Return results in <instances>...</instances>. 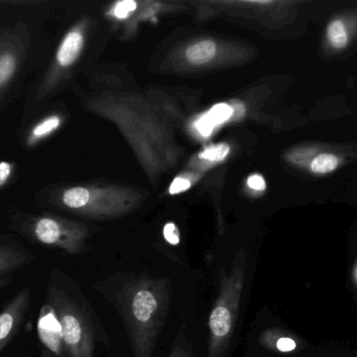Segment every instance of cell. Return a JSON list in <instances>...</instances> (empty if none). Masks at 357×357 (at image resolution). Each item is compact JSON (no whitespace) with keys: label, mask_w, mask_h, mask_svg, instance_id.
Segmentation results:
<instances>
[{"label":"cell","mask_w":357,"mask_h":357,"mask_svg":"<svg viewBox=\"0 0 357 357\" xmlns=\"http://www.w3.org/2000/svg\"><path fill=\"white\" fill-rule=\"evenodd\" d=\"M160 298L156 289L152 287L142 286L132 296L130 303V316L135 333H139L135 342L136 347L139 349L142 339L146 331L154 329L156 316L160 312Z\"/></svg>","instance_id":"4"},{"label":"cell","mask_w":357,"mask_h":357,"mask_svg":"<svg viewBox=\"0 0 357 357\" xmlns=\"http://www.w3.org/2000/svg\"><path fill=\"white\" fill-rule=\"evenodd\" d=\"M60 124L61 119L56 117V115H52V117L42 119V121L39 122V123L33 128V130H31L27 143H29V145H33L39 142V140H43L46 136L56 131L59 126H60Z\"/></svg>","instance_id":"11"},{"label":"cell","mask_w":357,"mask_h":357,"mask_svg":"<svg viewBox=\"0 0 357 357\" xmlns=\"http://www.w3.org/2000/svg\"><path fill=\"white\" fill-rule=\"evenodd\" d=\"M38 329L40 337L52 354H56V357H67L63 346L60 325L48 304L42 308Z\"/></svg>","instance_id":"6"},{"label":"cell","mask_w":357,"mask_h":357,"mask_svg":"<svg viewBox=\"0 0 357 357\" xmlns=\"http://www.w3.org/2000/svg\"><path fill=\"white\" fill-rule=\"evenodd\" d=\"M248 184H249L250 188L253 189V190H266V182H264V177L260 175L250 176V177L248 178Z\"/></svg>","instance_id":"20"},{"label":"cell","mask_w":357,"mask_h":357,"mask_svg":"<svg viewBox=\"0 0 357 357\" xmlns=\"http://www.w3.org/2000/svg\"><path fill=\"white\" fill-rule=\"evenodd\" d=\"M62 201L69 209H83L89 203L90 192L81 187L69 189L63 194Z\"/></svg>","instance_id":"13"},{"label":"cell","mask_w":357,"mask_h":357,"mask_svg":"<svg viewBox=\"0 0 357 357\" xmlns=\"http://www.w3.org/2000/svg\"><path fill=\"white\" fill-rule=\"evenodd\" d=\"M230 107L233 110L232 117H237V119H239V117H241L245 115V107H243V105L241 104V103L233 102L232 106ZM232 117H231V119H232Z\"/></svg>","instance_id":"23"},{"label":"cell","mask_w":357,"mask_h":357,"mask_svg":"<svg viewBox=\"0 0 357 357\" xmlns=\"http://www.w3.org/2000/svg\"><path fill=\"white\" fill-rule=\"evenodd\" d=\"M233 110L226 103L214 105L206 115L195 123L197 131L203 136H209L216 126L222 125L232 117Z\"/></svg>","instance_id":"7"},{"label":"cell","mask_w":357,"mask_h":357,"mask_svg":"<svg viewBox=\"0 0 357 357\" xmlns=\"http://www.w3.org/2000/svg\"><path fill=\"white\" fill-rule=\"evenodd\" d=\"M29 234L41 245L58 247L70 254L79 253L83 249V232L73 224L50 216L33 220Z\"/></svg>","instance_id":"3"},{"label":"cell","mask_w":357,"mask_h":357,"mask_svg":"<svg viewBox=\"0 0 357 357\" xmlns=\"http://www.w3.org/2000/svg\"><path fill=\"white\" fill-rule=\"evenodd\" d=\"M12 173V166L6 161H0V187L3 186Z\"/></svg>","instance_id":"22"},{"label":"cell","mask_w":357,"mask_h":357,"mask_svg":"<svg viewBox=\"0 0 357 357\" xmlns=\"http://www.w3.org/2000/svg\"><path fill=\"white\" fill-rule=\"evenodd\" d=\"M31 255L8 245H0V277L26 265Z\"/></svg>","instance_id":"9"},{"label":"cell","mask_w":357,"mask_h":357,"mask_svg":"<svg viewBox=\"0 0 357 357\" xmlns=\"http://www.w3.org/2000/svg\"><path fill=\"white\" fill-rule=\"evenodd\" d=\"M247 260L243 256L233 261L230 272H222L218 299L210 314V341L207 357H225L236 320L245 283Z\"/></svg>","instance_id":"1"},{"label":"cell","mask_w":357,"mask_h":357,"mask_svg":"<svg viewBox=\"0 0 357 357\" xmlns=\"http://www.w3.org/2000/svg\"><path fill=\"white\" fill-rule=\"evenodd\" d=\"M339 166V159L335 155L323 153L312 161L310 169L314 173L326 174L335 171Z\"/></svg>","instance_id":"15"},{"label":"cell","mask_w":357,"mask_h":357,"mask_svg":"<svg viewBox=\"0 0 357 357\" xmlns=\"http://www.w3.org/2000/svg\"><path fill=\"white\" fill-rule=\"evenodd\" d=\"M136 6L137 4L133 0H126V1L119 2L114 10L115 16L117 18H126L130 13L135 10Z\"/></svg>","instance_id":"18"},{"label":"cell","mask_w":357,"mask_h":357,"mask_svg":"<svg viewBox=\"0 0 357 357\" xmlns=\"http://www.w3.org/2000/svg\"><path fill=\"white\" fill-rule=\"evenodd\" d=\"M215 44L212 41H202L187 50V59L195 65L205 64L215 56Z\"/></svg>","instance_id":"10"},{"label":"cell","mask_w":357,"mask_h":357,"mask_svg":"<svg viewBox=\"0 0 357 357\" xmlns=\"http://www.w3.org/2000/svg\"><path fill=\"white\" fill-rule=\"evenodd\" d=\"M46 304L52 307L60 325L66 356H93V331L79 305L56 286L48 289Z\"/></svg>","instance_id":"2"},{"label":"cell","mask_w":357,"mask_h":357,"mask_svg":"<svg viewBox=\"0 0 357 357\" xmlns=\"http://www.w3.org/2000/svg\"><path fill=\"white\" fill-rule=\"evenodd\" d=\"M327 37H328L331 45L337 50L346 48L348 40H349L347 29L341 20H333L329 23L328 27H327Z\"/></svg>","instance_id":"14"},{"label":"cell","mask_w":357,"mask_h":357,"mask_svg":"<svg viewBox=\"0 0 357 357\" xmlns=\"http://www.w3.org/2000/svg\"><path fill=\"white\" fill-rule=\"evenodd\" d=\"M83 44V36L79 31H73L67 34L56 52L58 64L61 67H68L73 64L81 52Z\"/></svg>","instance_id":"8"},{"label":"cell","mask_w":357,"mask_h":357,"mask_svg":"<svg viewBox=\"0 0 357 357\" xmlns=\"http://www.w3.org/2000/svg\"><path fill=\"white\" fill-rule=\"evenodd\" d=\"M17 62L18 61L14 52L6 50L0 54V90L3 89L14 77Z\"/></svg>","instance_id":"12"},{"label":"cell","mask_w":357,"mask_h":357,"mask_svg":"<svg viewBox=\"0 0 357 357\" xmlns=\"http://www.w3.org/2000/svg\"><path fill=\"white\" fill-rule=\"evenodd\" d=\"M29 302L31 291L29 287H25L0 312V352L16 335L21 322L26 316Z\"/></svg>","instance_id":"5"},{"label":"cell","mask_w":357,"mask_h":357,"mask_svg":"<svg viewBox=\"0 0 357 357\" xmlns=\"http://www.w3.org/2000/svg\"><path fill=\"white\" fill-rule=\"evenodd\" d=\"M230 152V147L227 144L216 145L206 149L199 155V159L210 161H220Z\"/></svg>","instance_id":"16"},{"label":"cell","mask_w":357,"mask_h":357,"mask_svg":"<svg viewBox=\"0 0 357 357\" xmlns=\"http://www.w3.org/2000/svg\"><path fill=\"white\" fill-rule=\"evenodd\" d=\"M190 186L191 182L186 180V178L177 177L172 184L171 188H169V193L171 194H178V193L188 190Z\"/></svg>","instance_id":"19"},{"label":"cell","mask_w":357,"mask_h":357,"mask_svg":"<svg viewBox=\"0 0 357 357\" xmlns=\"http://www.w3.org/2000/svg\"><path fill=\"white\" fill-rule=\"evenodd\" d=\"M277 348L281 352L293 351L296 349V343L294 340L289 339V337H282L277 342Z\"/></svg>","instance_id":"21"},{"label":"cell","mask_w":357,"mask_h":357,"mask_svg":"<svg viewBox=\"0 0 357 357\" xmlns=\"http://www.w3.org/2000/svg\"><path fill=\"white\" fill-rule=\"evenodd\" d=\"M163 237L169 245H178L180 243V231L173 222L165 224L163 228Z\"/></svg>","instance_id":"17"}]
</instances>
